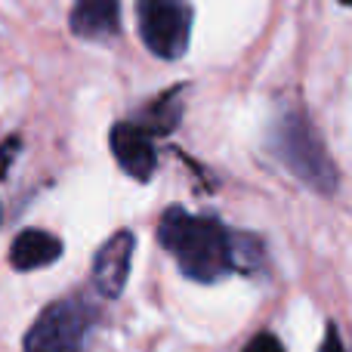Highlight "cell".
Here are the masks:
<instances>
[{"instance_id": "cell-12", "label": "cell", "mask_w": 352, "mask_h": 352, "mask_svg": "<svg viewBox=\"0 0 352 352\" xmlns=\"http://www.w3.org/2000/svg\"><path fill=\"white\" fill-rule=\"evenodd\" d=\"M322 352H346V349H343L340 334H337V328H334V324H331V328H328V334H324V346H322Z\"/></svg>"}, {"instance_id": "cell-4", "label": "cell", "mask_w": 352, "mask_h": 352, "mask_svg": "<svg viewBox=\"0 0 352 352\" xmlns=\"http://www.w3.org/2000/svg\"><path fill=\"white\" fill-rule=\"evenodd\" d=\"M192 3L188 0H136V22L146 50L158 59H179L192 41Z\"/></svg>"}, {"instance_id": "cell-8", "label": "cell", "mask_w": 352, "mask_h": 352, "mask_svg": "<svg viewBox=\"0 0 352 352\" xmlns=\"http://www.w3.org/2000/svg\"><path fill=\"white\" fill-rule=\"evenodd\" d=\"M62 256V241L47 229H22L10 244V266L16 272H37Z\"/></svg>"}, {"instance_id": "cell-6", "label": "cell", "mask_w": 352, "mask_h": 352, "mask_svg": "<svg viewBox=\"0 0 352 352\" xmlns=\"http://www.w3.org/2000/svg\"><path fill=\"white\" fill-rule=\"evenodd\" d=\"M109 146L121 170L136 182H148L158 167L155 136H148L136 121H118L109 133Z\"/></svg>"}, {"instance_id": "cell-2", "label": "cell", "mask_w": 352, "mask_h": 352, "mask_svg": "<svg viewBox=\"0 0 352 352\" xmlns=\"http://www.w3.org/2000/svg\"><path fill=\"white\" fill-rule=\"evenodd\" d=\"M266 146L294 179L309 186L316 195L331 198L337 192V186H340L337 164L328 155L322 133L316 130V124L306 115V109H297V105L281 109L275 115L272 127H269Z\"/></svg>"}, {"instance_id": "cell-11", "label": "cell", "mask_w": 352, "mask_h": 352, "mask_svg": "<svg viewBox=\"0 0 352 352\" xmlns=\"http://www.w3.org/2000/svg\"><path fill=\"white\" fill-rule=\"evenodd\" d=\"M244 352H285V346H281V340L272 334V331H260L256 337L248 340Z\"/></svg>"}, {"instance_id": "cell-10", "label": "cell", "mask_w": 352, "mask_h": 352, "mask_svg": "<svg viewBox=\"0 0 352 352\" xmlns=\"http://www.w3.org/2000/svg\"><path fill=\"white\" fill-rule=\"evenodd\" d=\"M235 256H238V272L256 275L266 269V248L256 235L248 232H235Z\"/></svg>"}, {"instance_id": "cell-13", "label": "cell", "mask_w": 352, "mask_h": 352, "mask_svg": "<svg viewBox=\"0 0 352 352\" xmlns=\"http://www.w3.org/2000/svg\"><path fill=\"white\" fill-rule=\"evenodd\" d=\"M340 3H346V6H352V0H340Z\"/></svg>"}, {"instance_id": "cell-7", "label": "cell", "mask_w": 352, "mask_h": 352, "mask_svg": "<svg viewBox=\"0 0 352 352\" xmlns=\"http://www.w3.org/2000/svg\"><path fill=\"white\" fill-rule=\"evenodd\" d=\"M68 28L80 41H111L121 31V3L118 0H74Z\"/></svg>"}, {"instance_id": "cell-3", "label": "cell", "mask_w": 352, "mask_h": 352, "mask_svg": "<svg viewBox=\"0 0 352 352\" xmlns=\"http://www.w3.org/2000/svg\"><path fill=\"white\" fill-rule=\"evenodd\" d=\"M93 303L84 297H62L41 309L22 340V352H84L96 328Z\"/></svg>"}, {"instance_id": "cell-9", "label": "cell", "mask_w": 352, "mask_h": 352, "mask_svg": "<svg viewBox=\"0 0 352 352\" xmlns=\"http://www.w3.org/2000/svg\"><path fill=\"white\" fill-rule=\"evenodd\" d=\"M179 87L176 90H167L164 96H158L136 124L146 130L148 136H167L179 127V118H182V96H179Z\"/></svg>"}, {"instance_id": "cell-5", "label": "cell", "mask_w": 352, "mask_h": 352, "mask_svg": "<svg viewBox=\"0 0 352 352\" xmlns=\"http://www.w3.org/2000/svg\"><path fill=\"white\" fill-rule=\"evenodd\" d=\"M133 250H136V235L130 229H121L96 250L93 256V285H96L99 297L118 300L127 287L130 266H133Z\"/></svg>"}, {"instance_id": "cell-1", "label": "cell", "mask_w": 352, "mask_h": 352, "mask_svg": "<svg viewBox=\"0 0 352 352\" xmlns=\"http://www.w3.org/2000/svg\"><path fill=\"white\" fill-rule=\"evenodd\" d=\"M161 248L176 260L179 272L198 285H213L226 275L238 272L235 232L210 213H188L173 204L158 223Z\"/></svg>"}, {"instance_id": "cell-14", "label": "cell", "mask_w": 352, "mask_h": 352, "mask_svg": "<svg viewBox=\"0 0 352 352\" xmlns=\"http://www.w3.org/2000/svg\"><path fill=\"white\" fill-rule=\"evenodd\" d=\"M0 219H3V207H0Z\"/></svg>"}]
</instances>
